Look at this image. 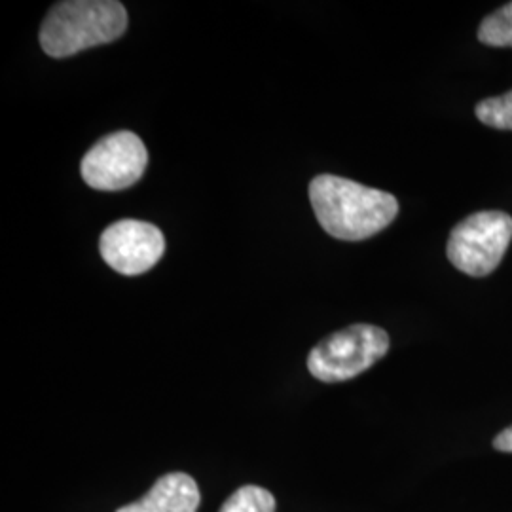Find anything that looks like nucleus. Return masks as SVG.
<instances>
[{
	"label": "nucleus",
	"instance_id": "3",
	"mask_svg": "<svg viewBox=\"0 0 512 512\" xmlns=\"http://www.w3.org/2000/svg\"><path fill=\"white\" fill-rule=\"evenodd\" d=\"M387 351V332L359 323L330 334L311 349L308 370L313 378L325 384L348 382L384 359Z\"/></svg>",
	"mask_w": 512,
	"mask_h": 512
},
{
	"label": "nucleus",
	"instance_id": "5",
	"mask_svg": "<svg viewBox=\"0 0 512 512\" xmlns=\"http://www.w3.org/2000/svg\"><path fill=\"white\" fill-rule=\"evenodd\" d=\"M148 165L145 143L131 131H116L97 141L82 158L80 173L88 186L103 192L126 190Z\"/></svg>",
	"mask_w": 512,
	"mask_h": 512
},
{
	"label": "nucleus",
	"instance_id": "11",
	"mask_svg": "<svg viewBox=\"0 0 512 512\" xmlns=\"http://www.w3.org/2000/svg\"><path fill=\"white\" fill-rule=\"evenodd\" d=\"M495 450L505 452V454H512V425L503 429L494 439Z\"/></svg>",
	"mask_w": 512,
	"mask_h": 512
},
{
	"label": "nucleus",
	"instance_id": "4",
	"mask_svg": "<svg viewBox=\"0 0 512 512\" xmlns=\"http://www.w3.org/2000/svg\"><path fill=\"white\" fill-rule=\"evenodd\" d=\"M512 241V217L503 211H480L452 230L446 255L459 272L486 277L501 264Z\"/></svg>",
	"mask_w": 512,
	"mask_h": 512
},
{
	"label": "nucleus",
	"instance_id": "10",
	"mask_svg": "<svg viewBox=\"0 0 512 512\" xmlns=\"http://www.w3.org/2000/svg\"><path fill=\"white\" fill-rule=\"evenodd\" d=\"M476 118L490 128L512 129V90L480 101L476 105Z\"/></svg>",
	"mask_w": 512,
	"mask_h": 512
},
{
	"label": "nucleus",
	"instance_id": "9",
	"mask_svg": "<svg viewBox=\"0 0 512 512\" xmlns=\"http://www.w3.org/2000/svg\"><path fill=\"white\" fill-rule=\"evenodd\" d=\"M478 40L494 48H512V2L482 19Z\"/></svg>",
	"mask_w": 512,
	"mask_h": 512
},
{
	"label": "nucleus",
	"instance_id": "8",
	"mask_svg": "<svg viewBox=\"0 0 512 512\" xmlns=\"http://www.w3.org/2000/svg\"><path fill=\"white\" fill-rule=\"evenodd\" d=\"M275 497L262 486H241L226 499L219 512H275Z\"/></svg>",
	"mask_w": 512,
	"mask_h": 512
},
{
	"label": "nucleus",
	"instance_id": "6",
	"mask_svg": "<svg viewBox=\"0 0 512 512\" xmlns=\"http://www.w3.org/2000/svg\"><path fill=\"white\" fill-rule=\"evenodd\" d=\"M99 251L114 272L122 275L145 274L164 256V234L150 222L118 220L103 232Z\"/></svg>",
	"mask_w": 512,
	"mask_h": 512
},
{
	"label": "nucleus",
	"instance_id": "2",
	"mask_svg": "<svg viewBox=\"0 0 512 512\" xmlns=\"http://www.w3.org/2000/svg\"><path fill=\"white\" fill-rule=\"evenodd\" d=\"M128 29V12L116 0H67L48 12L40 29V46L55 59L109 44Z\"/></svg>",
	"mask_w": 512,
	"mask_h": 512
},
{
	"label": "nucleus",
	"instance_id": "1",
	"mask_svg": "<svg viewBox=\"0 0 512 512\" xmlns=\"http://www.w3.org/2000/svg\"><path fill=\"white\" fill-rule=\"evenodd\" d=\"M310 202L323 230L344 241L376 236L399 213L395 196L336 175H319L311 181Z\"/></svg>",
	"mask_w": 512,
	"mask_h": 512
},
{
	"label": "nucleus",
	"instance_id": "7",
	"mask_svg": "<svg viewBox=\"0 0 512 512\" xmlns=\"http://www.w3.org/2000/svg\"><path fill=\"white\" fill-rule=\"evenodd\" d=\"M200 501V488L192 476L169 473L158 478L139 501L116 512H198Z\"/></svg>",
	"mask_w": 512,
	"mask_h": 512
}]
</instances>
